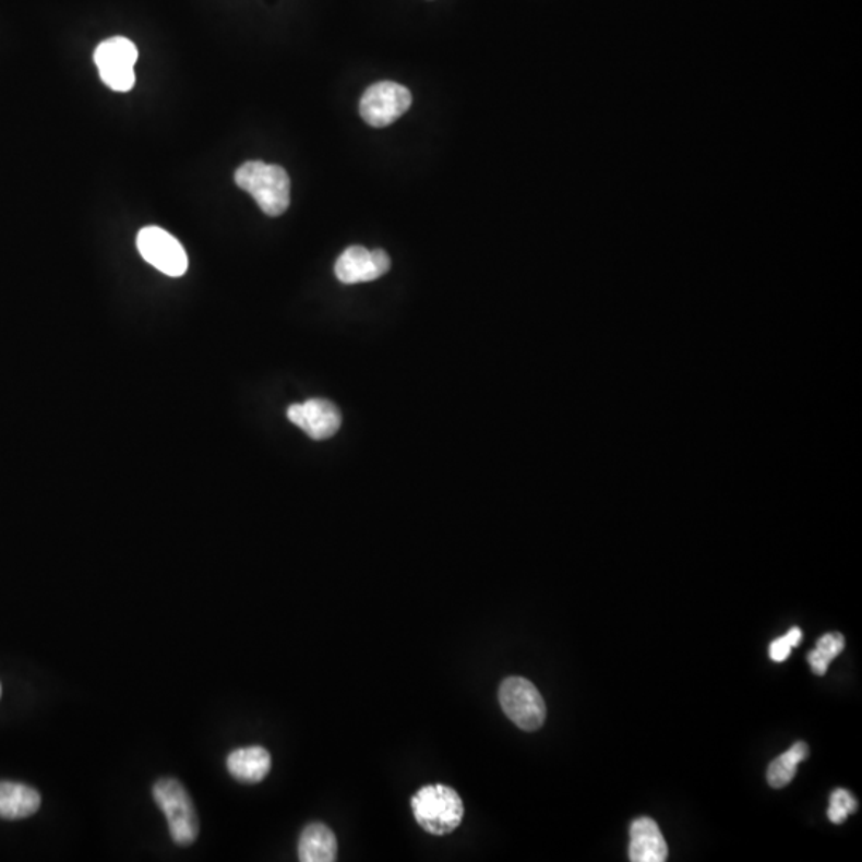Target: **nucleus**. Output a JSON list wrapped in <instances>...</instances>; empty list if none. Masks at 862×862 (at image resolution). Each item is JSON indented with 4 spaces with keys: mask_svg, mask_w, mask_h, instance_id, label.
Here are the masks:
<instances>
[{
    "mask_svg": "<svg viewBox=\"0 0 862 862\" xmlns=\"http://www.w3.org/2000/svg\"><path fill=\"white\" fill-rule=\"evenodd\" d=\"M43 798L39 791L22 782L0 781V818L24 819L39 812Z\"/></svg>",
    "mask_w": 862,
    "mask_h": 862,
    "instance_id": "obj_11",
    "label": "nucleus"
},
{
    "mask_svg": "<svg viewBox=\"0 0 862 862\" xmlns=\"http://www.w3.org/2000/svg\"><path fill=\"white\" fill-rule=\"evenodd\" d=\"M337 857V839L330 827L313 823L302 830L299 839V860L302 862H333Z\"/></svg>",
    "mask_w": 862,
    "mask_h": 862,
    "instance_id": "obj_13",
    "label": "nucleus"
},
{
    "mask_svg": "<svg viewBox=\"0 0 862 862\" xmlns=\"http://www.w3.org/2000/svg\"><path fill=\"white\" fill-rule=\"evenodd\" d=\"M800 640H802V631H800L798 626H794L792 630H789L786 636L778 637V639L771 643V660L776 661V663H782V661L788 660L792 648L798 647Z\"/></svg>",
    "mask_w": 862,
    "mask_h": 862,
    "instance_id": "obj_17",
    "label": "nucleus"
},
{
    "mask_svg": "<svg viewBox=\"0 0 862 862\" xmlns=\"http://www.w3.org/2000/svg\"><path fill=\"white\" fill-rule=\"evenodd\" d=\"M810 750L803 741L795 743L791 750L779 755L768 767L767 779L771 788H786L798 774L799 764L809 758Z\"/></svg>",
    "mask_w": 862,
    "mask_h": 862,
    "instance_id": "obj_14",
    "label": "nucleus"
},
{
    "mask_svg": "<svg viewBox=\"0 0 862 862\" xmlns=\"http://www.w3.org/2000/svg\"><path fill=\"white\" fill-rule=\"evenodd\" d=\"M289 422L295 423L312 440L333 438L343 426V414L330 399L312 398L288 408Z\"/></svg>",
    "mask_w": 862,
    "mask_h": 862,
    "instance_id": "obj_8",
    "label": "nucleus"
},
{
    "mask_svg": "<svg viewBox=\"0 0 862 862\" xmlns=\"http://www.w3.org/2000/svg\"><path fill=\"white\" fill-rule=\"evenodd\" d=\"M155 803L167 816L170 836L179 847H189L199 839L200 821L194 802L184 786L175 778L158 779L152 789Z\"/></svg>",
    "mask_w": 862,
    "mask_h": 862,
    "instance_id": "obj_3",
    "label": "nucleus"
},
{
    "mask_svg": "<svg viewBox=\"0 0 862 862\" xmlns=\"http://www.w3.org/2000/svg\"><path fill=\"white\" fill-rule=\"evenodd\" d=\"M414 816L420 827L433 836H447L460 826L464 802L453 788L444 785L426 786L412 800Z\"/></svg>",
    "mask_w": 862,
    "mask_h": 862,
    "instance_id": "obj_2",
    "label": "nucleus"
},
{
    "mask_svg": "<svg viewBox=\"0 0 862 862\" xmlns=\"http://www.w3.org/2000/svg\"><path fill=\"white\" fill-rule=\"evenodd\" d=\"M272 768V757L262 746L241 747L227 757V770L240 782L262 781Z\"/></svg>",
    "mask_w": 862,
    "mask_h": 862,
    "instance_id": "obj_12",
    "label": "nucleus"
},
{
    "mask_svg": "<svg viewBox=\"0 0 862 862\" xmlns=\"http://www.w3.org/2000/svg\"><path fill=\"white\" fill-rule=\"evenodd\" d=\"M858 802L850 792L845 789H836L830 794V805L827 810V816L834 824H841L847 821L848 816L857 813Z\"/></svg>",
    "mask_w": 862,
    "mask_h": 862,
    "instance_id": "obj_16",
    "label": "nucleus"
},
{
    "mask_svg": "<svg viewBox=\"0 0 862 862\" xmlns=\"http://www.w3.org/2000/svg\"><path fill=\"white\" fill-rule=\"evenodd\" d=\"M410 105L412 96L406 86L395 82H379L364 92L360 113L368 125L384 129L408 112Z\"/></svg>",
    "mask_w": 862,
    "mask_h": 862,
    "instance_id": "obj_6",
    "label": "nucleus"
},
{
    "mask_svg": "<svg viewBox=\"0 0 862 862\" xmlns=\"http://www.w3.org/2000/svg\"><path fill=\"white\" fill-rule=\"evenodd\" d=\"M137 61L136 45L127 37H110L95 50V64L98 65L103 82L113 92H130L136 82L134 64Z\"/></svg>",
    "mask_w": 862,
    "mask_h": 862,
    "instance_id": "obj_5",
    "label": "nucleus"
},
{
    "mask_svg": "<svg viewBox=\"0 0 862 862\" xmlns=\"http://www.w3.org/2000/svg\"><path fill=\"white\" fill-rule=\"evenodd\" d=\"M388 254L382 250L369 251L363 247H350L337 259L336 272L337 280L344 285H357V283L374 282L390 271Z\"/></svg>",
    "mask_w": 862,
    "mask_h": 862,
    "instance_id": "obj_9",
    "label": "nucleus"
},
{
    "mask_svg": "<svg viewBox=\"0 0 862 862\" xmlns=\"http://www.w3.org/2000/svg\"><path fill=\"white\" fill-rule=\"evenodd\" d=\"M630 860L633 862H663L668 860V845L660 827L650 818H637L631 824Z\"/></svg>",
    "mask_w": 862,
    "mask_h": 862,
    "instance_id": "obj_10",
    "label": "nucleus"
},
{
    "mask_svg": "<svg viewBox=\"0 0 862 862\" xmlns=\"http://www.w3.org/2000/svg\"><path fill=\"white\" fill-rule=\"evenodd\" d=\"M500 706L503 713L520 730L536 732L547 719V705L543 696L532 682L524 678H508L499 690Z\"/></svg>",
    "mask_w": 862,
    "mask_h": 862,
    "instance_id": "obj_4",
    "label": "nucleus"
},
{
    "mask_svg": "<svg viewBox=\"0 0 862 862\" xmlns=\"http://www.w3.org/2000/svg\"><path fill=\"white\" fill-rule=\"evenodd\" d=\"M0 696H2V685H0Z\"/></svg>",
    "mask_w": 862,
    "mask_h": 862,
    "instance_id": "obj_18",
    "label": "nucleus"
},
{
    "mask_svg": "<svg viewBox=\"0 0 862 862\" xmlns=\"http://www.w3.org/2000/svg\"><path fill=\"white\" fill-rule=\"evenodd\" d=\"M136 244L144 261L149 262L161 274L178 278L188 272V253L167 230L155 226L144 227L137 234Z\"/></svg>",
    "mask_w": 862,
    "mask_h": 862,
    "instance_id": "obj_7",
    "label": "nucleus"
},
{
    "mask_svg": "<svg viewBox=\"0 0 862 862\" xmlns=\"http://www.w3.org/2000/svg\"><path fill=\"white\" fill-rule=\"evenodd\" d=\"M238 188L256 200L259 208L267 216H282L291 203V181L288 172L278 165L247 161L236 172Z\"/></svg>",
    "mask_w": 862,
    "mask_h": 862,
    "instance_id": "obj_1",
    "label": "nucleus"
},
{
    "mask_svg": "<svg viewBox=\"0 0 862 862\" xmlns=\"http://www.w3.org/2000/svg\"><path fill=\"white\" fill-rule=\"evenodd\" d=\"M845 648V637L840 633L824 634L818 640V646L809 655L810 665L813 672L824 675L829 668L830 661L840 655Z\"/></svg>",
    "mask_w": 862,
    "mask_h": 862,
    "instance_id": "obj_15",
    "label": "nucleus"
}]
</instances>
